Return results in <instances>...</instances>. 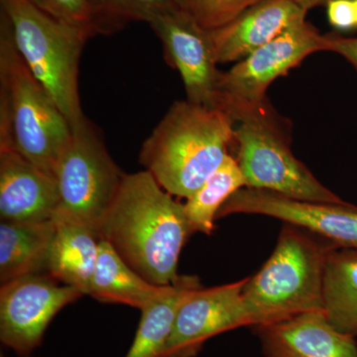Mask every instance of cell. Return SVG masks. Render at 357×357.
Returning <instances> with one entry per match:
<instances>
[{
  "label": "cell",
  "instance_id": "obj_1",
  "mask_svg": "<svg viewBox=\"0 0 357 357\" xmlns=\"http://www.w3.org/2000/svg\"><path fill=\"white\" fill-rule=\"evenodd\" d=\"M192 232L184 204L143 170L124 174L98 238L107 241L145 280L169 286L181 277L178 258Z\"/></svg>",
  "mask_w": 357,
  "mask_h": 357
},
{
  "label": "cell",
  "instance_id": "obj_2",
  "mask_svg": "<svg viewBox=\"0 0 357 357\" xmlns=\"http://www.w3.org/2000/svg\"><path fill=\"white\" fill-rule=\"evenodd\" d=\"M234 129L223 110L178 100L143 143L140 164L169 194L189 199L229 156Z\"/></svg>",
  "mask_w": 357,
  "mask_h": 357
},
{
  "label": "cell",
  "instance_id": "obj_3",
  "mask_svg": "<svg viewBox=\"0 0 357 357\" xmlns=\"http://www.w3.org/2000/svg\"><path fill=\"white\" fill-rule=\"evenodd\" d=\"M72 138V126L34 77L0 15V144L10 145L54 176Z\"/></svg>",
  "mask_w": 357,
  "mask_h": 357
},
{
  "label": "cell",
  "instance_id": "obj_4",
  "mask_svg": "<svg viewBox=\"0 0 357 357\" xmlns=\"http://www.w3.org/2000/svg\"><path fill=\"white\" fill-rule=\"evenodd\" d=\"M335 248L312 232L285 223L273 253L244 285L243 305L250 326L323 311L324 270Z\"/></svg>",
  "mask_w": 357,
  "mask_h": 357
},
{
  "label": "cell",
  "instance_id": "obj_5",
  "mask_svg": "<svg viewBox=\"0 0 357 357\" xmlns=\"http://www.w3.org/2000/svg\"><path fill=\"white\" fill-rule=\"evenodd\" d=\"M16 48L74 128L86 119L79 93V61L93 35L51 17L26 0H0Z\"/></svg>",
  "mask_w": 357,
  "mask_h": 357
},
{
  "label": "cell",
  "instance_id": "obj_6",
  "mask_svg": "<svg viewBox=\"0 0 357 357\" xmlns=\"http://www.w3.org/2000/svg\"><path fill=\"white\" fill-rule=\"evenodd\" d=\"M289 134L283 119L268 100L236 122V159L245 187L301 201L345 203L293 154Z\"/></svg>",
  "mask_w": 357,
  "mask_h": 357
},
{
  "label": "cell",
  "instance_id": "obj_7",
  "mask_svg": "<svg viewBox=\"0 0 357 357\" xmlns=\"http://www.w3.org/2000/svg\"><path fill=\"white\" fill-rule=\"evenodd\" d=\"M59 206L52 220L98 229L124 173L112 159L100 129L88 117L72 128V138L56 166Z\"/></svg>",
  "mask_w": 357,
  "mask_h": 357
},
{
  "label": "cell",
  "instance_id": "obj_8",
  "mask_svg": "<svg viewBox=\"0 0 357 357\" xmlns=\"http://www.w3.org/2000/svg\"><path fill=\"white\" fill-rule=\"evenodd\" d=\"M325 51V35L307 20L288 28L278 37L220 72L215 107L236 121L267 102V89L316 52Z\"/></svg>",
  "mask_w": 357,
  "mask_h": 357
},
{
  "label": "cell",
  "instance_id": "obj_9",
  "mask_svg": "<svg viewBox=\"0 0 357 357\" xmlns=\"http://www.w3.org/2000/svg\"><path fill=\"white\" fill-rule=\"evenodd\" d=\"M50 274L20 277L1 284L0 340L27 356L41 344L44 333L63 307L84 296L79 289L60 285Z\"/></svg>",
  "mask_w": 357,
  "mask_h": 357
},
{
  "label": "cell",
  "instance_id": "obj_10",
  "mask_svg": "<svg viewBox=\"0 0 357 357\" xmlns=\"http://www.w3.org/2000/svg\"><path fill=\"white\" fill-rule=\"evenodd\" d=\"M245 213L266 215L299 227L342 248L357 249V206L288 198L266 190L243 187L234 192L218 218Z\"/></svg>",
  "mask_w": 357,
  "mask_h": 357
},
{
  "label": "cell",
  "instance_id": "obj_11",
  "mask_svg": "<svg viewBox=\"0 0 357 357\" xmlns=\"http://www.w3.org/2000/svg\"><path fill=\"white\" fill-rule=\"evenodd\" d=\"M149 25L161 41L167 62L182 77L185 100L215 107L220 70L210 30L204 29L178 6L160 14Z\"/></svg>",
  "mask_w": 357,
  "mask_h": 357
},
{
  "label": "cell",
  "instance_id": "obj_12",
  "mask_svg": "<svg viewBox=\"0 0 357 357\" xmlns=\"http://www.w3.org/2000/svg\"><path fill=\"white\" fill-rule=\"evenodd\" d=\"M246 281L192 291L178 309L163 357H195L210 338L250 326L243 300Z\"/></svg>",
  "mask_w": 357,
  "mask_h": 357
},
{
  "label": "cell",
  "instance_id": "obj_13",
  "mask_svg": "<svg viewBox=\"0 0 357 357\" xmlns=\"http://www.w3.org/2000/svg\"><path fill=\"white\" fill-rule=\"evenodd\" d=\"M59 206L57 182L10 145L0 144L1 222L52 220Z\"/></svg>",
  "mask_w": 357,
  "mask_h": 357
},
{
  "label": "cell",
  "instance_id": "obj_14",
  "mask_svg": "<svg viewBox=\"0 0 357 357\" xmlns=\"http://www.w3.org/2000/svg\"><path fill=\"white\" fill-rule=\"evenodd\" d=\"M292 0H261L227 24L210 30L218 64L236 62L269 43L288 28L306 20Z\"/></svg>",
  "mask_w": 357,
  "mask_h": 357
},
{
  "label": "cell",
  "instance_id": "obj_15",
  "mask_svg": "<svg viewBox=\"0 0 357 357\" xmlns=\"http://www.w3.org/2000/svg\"><path fill=\"white\" fill-rule=\"evenodd\" d=\"M256 328L266 357H357L354 337L335 328L324 311Z\"/></svg>",
  "mask_w": 357,
  "mask_h": 357
},
{
  "label": "cell",
  "instance_id": "obj_16",
  "mask_svg": "<svg viewBox=\"0 0 357 357\" xmlns=\"http://www.w3.org/2000/svg\"><path fill=\"white\" fill-rule=\"evenodd\" d=\"M56 234L53 220L0 223V282L27 275L49 274Z\"/></svg>",
  "mask_w": 357,
  "mask_h": 357
},
{
  "label": "cell",
  "instance_id": "obj_17",
  "mask_svg": "<svg viewBox=\"0 0 357 357\" xmlns=\"http://www.w3.org/2000/svg\"><path fill=\"white\" fill-rule=\"evenodd\" d=\"M49 274L65 285L89 295L98 262L100 238L89 227L70 220H56Z\"/></svg>",
  "mask_w": 357,
  "mask_h": 357
},
{
  "label": "cell",
  "instance_id": "obj_18",
  "mask_svg": "<svg viewBox=\"0 0 357 357\" xmlns=\"http://www.w3.org/2000/svg\"><path fill=\"white\" fill-rule=\"evenodd\" d=\"M169 286H157L145 280L124 262L107 241L100 239L98 262L89 296L100 302L141 310L165 292Z\"/></svg>",
  "mask_w": 357,
  "mask_h": 357
},
{
  "label": "cell",
  "instance_id": "obj_19",
  "mask_svg": "<svg viewBox=\"0 0 357 357\" xmlns=\"http://www.w3.org/2000/svg\"><path fill=\"white\" fill-rule=\"evenodd\" d=\"M201 287L198 277L181 276L157 299L141 309L139 326L126 357H163L181 305L192 291Z\"/></svg>",
  "mask_w": 357,
  "mask_h": 357
},
{
  "label": "cell",
  "instance_id": "obj_20",
  "mask_svg": "<svg viewBox=\"0 0 357 357\" xmlns=\"http://www.w3.org/2000/svg\"><path fill=\"white\" fill-rule=\"evenodd\" d=\"M323 311L340 332L357 337V249L333 248L323 278Z\"/></svg>",
  "mask_w": 357,
  "mask_h": 357
},
{
  "label": "cell",
  "instance_id": "obj_21",
  "mask_svg": "<svg viewBox=\"0 0 357 357\" xmlns=\"http://www.w3.org/2000/svg\"><path fill=\"white\" fill-rule=\"evenodd\" d=\"M243 187H245L243 174L236 159L229 155L184 204L192 231L208 236L213 234L220 208Z\"/></svg>",
  "mask_w": 357,
  "mask_h": 357
},
{
  "label": "cell",
  "instance_id": "obj_22",
  "mask_svg": "<svg viewBox=\"0 0 357 357\" xmlns=\"http://www.w3.org/2000/svg\"><path fill=\"white\" fill-rule=\"evenodd\" d=\"M98 34L122 29L132 21L149 24L160 14L177 6L174 0H91Z\"/></svg>",
  "mask_w": 357,
  "mask_h": 357
},
{
  "label": "cell",
  "instance_id": "obj_23",
  "mask_svg": "<svg viewBox=\"0 0 357 357\" xmlns=\"http://www.w3.org/2000/svg\"><path fill=\"white\" fill-rule=\"evenodd\" d=\"M261 0H174L176 6L204 29L227 24Z\"/></svg>",
  "mask_w": 357,
  "mask_h": 357
},
{
  "label": "cell",
  "instance_id": "obj_24",
  "mask_svg": "<svg viewBox=\"0 0 357 357\" xmlns=\"http://www.w3.org/2000/svg\"><path fill=\"white\" fill-rule=\"evenodd\" d=\"M51 17L98 34L91 0H26Z\"/></svg>",
  "mask_w": 357,
  "mask_h": 357
},
{
  "label": "cell",
  "instance_id": "obj_25",
  "mask_svg": "<svg viewBox=\"0 0 357 357\" xmlns=\"http://www.w3.org/2000/svg\"><path fill=\"white\" fill-rule=\"evenodd\" d=\"M326 13L331 25L338 30H351L357 27L354 0H328Z\"/></svg>",
  "mask_w": 357,
  "mask_h": 357
},
{
  "label": "cell",
  "instance_id": "obj_26",
  "mask_svg": "<svg viewBox=\"0 0 357 357\" xmlns=\"http://www.w3.org/2000/svg\"><path fill=\"white\" fill-rule=\"evenodd\" d=\"M325 51L344 57L357 70V37H344L338 34L325 35Z\"/></svg>",
  "mask_w": 357,
  "mask_h": 357
},
{
  "label": "cell",
  "instance_id": "obj_27",
  "mask_svg": "<svg viewBox=\"0 0 357 357\" xmlns=\"http://www.w3.org/2000/svg\"><path fill=\"white\" fill-rule=\"evenodd\" d=\"M292 1L295 2L298 6H300L303 10L307 13V11L311 10L314 7L328 3V0H292Z\"/></svg>",
  "mask_w": 357,
  "mask_h": 357
},
{
  "label": "cell",
  "instance_id": "obj_28",
  "mask_svg": "<svg viewBox=\"0 0 357 357\" xmlns=\"http://www.w3.org/2000/svg\"><path fill=\"white\" fill-rule=\"evenodd\" d=\"M354 6H356V18H357V0H354Z\"/></svg>",
  "mask_w": 357,
  "mask_h": 357
},
{
  "label": "cell",
  "instance_id": "obj_29",
  "mask_svg": "<svg viewBox=\"0 0 357 357\" xmlns=\"http://www.w3.org/2000/svg\"><path fill=\"white\" fill-rule=\"evenodd\" d=\"M1 357H3V356H1Z\"/></svg>",
  "mask_w": 357,
  "mask_h": 357
}]
</instances>
